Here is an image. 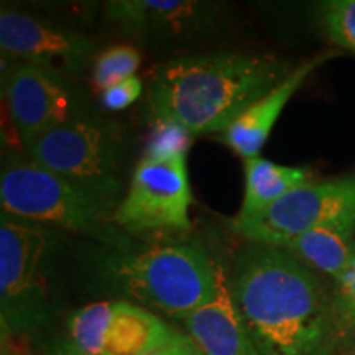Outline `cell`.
<instances>
[{"mask_svg": "<svg viewBox=\"0 0 355 355\" xmlns=\"http://www.w3.org/2000/svg\"><path fill=\"white\" fill-rule=\"evenodd\" d=\"M234 300L254 355H339L332 295L286 248L248 242L234 259Z\"/></svg>", "mask_w": 355, "mask_h": 355, "instance_id": "cell-1", "label": "cell"}, {"mask_svg": "<svg viewBox=\"0 0 355 355\" xmlns=\"http://www.w3.org/2000/svg\"><path fill=\"white\" fill-rule=\"evenodd\" d=\"M291 71L290 64L270 55L178 58L159 64L150 76L148 115L152 122L180 123L193 135L222 133Z\"/></svg>", "mask_w": 355, "mask_h": 355, "instance_id": "cell-2", "label": "cell"}, {"mask_svg": "<svg viewBox=\"0 0 355 355\" xmlns=\"http://www.w3.org/2000/svg\"><path fill=\"white\" fill-rule=\"evenodd\" d=\"M105 275L137 303L183 319L214 293L216 261L198 242L165 243L110 255Z\"/></svg>", "mask_w": 355, "mask_h": 355, "instance_id": "cell-3", "label": "cell"}, {"mask_svg": "<svg viewBox=\"0 0 355 355\" xmlns=\"http://www.w3.org/2000/svg\"><path fill=\"white\" fill-rule=\"evenodd\" d=\"M60 250L55 229L2 212L0 309L2 331L33 336L50 321V273Z\"/></svg>", "mask_w": 355, "mask_h": 355, "instance_id": "cell-4", "label": "cell"}, {"mask_svg": "<svg viewBox=\"0 0 355 355\" xmlns=\"http://www.w3.org/2000/svg\"><path fill=\"white\" fill-rule=\"evenodd\" d=\"M0 204L3 214L17 219L94 235L102 241L114 239L112 204L19 155L3 159Z\"/></svg>", "mask_w": 355, "mask_h": 355, "instance_id": "cell-5", "label": "cell"}, {"mask_svg": "<svg viewBox=\"0 0 355 355\" xmlns=\"http://www.w3.org/2000/svg\"><path fill=\"white\" fill-rule=\"evenodd\" d=\"M25 150L35 165L117 207L122 191L121 159L109 125L83 115L43 133Z\"/></svg>", "mask_w": 355, "mask_h": 355, "instance_id": "cell-6", "label": "cell"}, {"mask_svg": "<svg viewBox=\"0 0 355 355\" xmlns=\"http://www.w3.org/2000/svg\"><path fill=\"white\" fill-rule=\"evenodd\" d=\"M64 343L78 355H145L181 340L180 332L128 301H101L78 309L66 324Z\"/></svg>", "mask_w": 355, "mask_h": 355, "instance_id": "cell-7", "label": "cell"}, {"mask_svg": "<svg viewBox=\"0 0 355 355\" xmlns=\"http://www.w3.org/2000/svg\"><path fill=\"white\" fill-rule=\"evenodd\" d=\"M355 207V171L298 186L254 216H237L234 232L248 242L285 248L296 237Z\"/></svg>", "mask_w": 355, "mask_h": 355, "instance_id": "cell-8", "label": "cell"}, {"mask_svg": "<svg viewBox=\"0 0 355 355\" xmlns=\"http://www.w3.org/2000/svg\"><path fill=\"white\" fill-rule=\"evenodd\" d=\"M186 157L150 162L135 168L125 198L115 207L114 222L127 232H184L191 229Z\"/></svg>", "mask_w": 355, "mask_h": 355, "instance_id": "cell-9", "label": "cell"}, {"mask_svg": "<svg viewBox=\"0 0 355 355\" xmlns=\"http://www.w3.org/2000/svg\"><path fill=\"white\" fill-rule=\"evenodd\" d=\"M3 94L13 128L24 146L84 115L76 91L63 74L35 64L20 63L8 71Z\"/></svg>", "mask_w": 355, "mask_h": 355, "instance_id": "cell-10", "label": "cell"}, {"mask_svg": "<svg viewBox=\"0 0 355 355\" xmlns=\"http://www.w3.org/2000/svg\"><path fill=\"white\" fill-rule=\"evenodd\" d=\"M0 46L3 55L21 63L63 74L78 71L91 58L94 42L86 35L58 28L26 13L2 8Z\"/></svg>", "mask_w": 355, "mask_h": 355, "instance_id": "cell-11", "label": "cell"}, {"mask_svg": "<svg viewBox=\"0 0 355 355\" xmlns=\"http://www.w3.org/2000/svg\"><path fill=\"white\" fill-rule=\"evenodd\" d=\"M214 3L189 0H114L105 17L137 37L181 38L202 32L217 19Z\"/></svg>", "mask_w": 355, "mask_h": 355, "instance_id": "cell-12", "label": "cell"}, {"mask_svg": "<svg viewBox=\"0 0 355 355\" xmlns=\"http://www.w3.org/2000/svg\"><path fill=\"white\" fill-rule=\"evenodd\" d=\"M216 261L214 293L196 311L180 319L204 355H254L235 304L230 275Z\"/></svg>", "mask_w": 355, "mask_h": 355, "instance_id": "cell-13", "label": "cell"}, {"mask_svg": "<svg viewBox=\"0 0 355 355\" xmlns=\"http://www.w3.org/2000/svg\"><path fill=\"white\" fill-rule=\"evenodd\" d=\"M336 55V50L324 51L293 69L277 87L239 115L227 127V130L220 133V140L243 159L260 157L261 148L268 140L275 122L278 121L279 114L286 107L295 92L314 69L332 60Z\"/></svg>", "mask_w": 355, "mask_h": 355, "instance_id": "cell-14", "label": "cell"}, {"mask_svg": "<svg viewBox=\"0 0 355 355\" xmlns=\"http://www.w3.org/2000/svg\"><path fill=\"white\" fill-rule=\"evenodd\" d=\"M355 247V207L296 237L285 247L306 265L340 282Z\"/></svg>", "mask_w": 355, "mask_h": 355, "instance_id": "cell-15", "label": "cell"}, {"mask_svg": "<svg viewBox=\"0 0 355 355\" xmlns=\"http://www.w3.org/2000/svg\"><path fill=\"white\" fill-rule=\"evenodd\" d=\"M306 183H309L306 168L277 165L261 157L245 159V196L239 216L259 214Z\"/></svg>", "mask_w": 355, "mask_h": 355, "instance_id": "cell-16", "label": "cell"}, {"mask_svg": "<svg viewBox=\"0 0 355 355\" xmlns=\"http://www.w3.org/2000/svg\"><path fill=\"white\" fill-rule=\"evenodd\" d=\"M140 63L141 55L133 46H128V44L110 46L109 50L102 51L96 60L94 71H92V81L96 89L104 92L109 87L133 78Z\"/></svg>", "mask_w": 355, "mask_h": 355, "instance_id": "cell-17", "label": "cell"}, {"mask_svg": "<svg viewBox=\"0 0 355 355\" xmlns=\"http://www.w3.org/2000/svg\"><path fill=\"white\" fill-rule=\"evenodd\" d=\"M152 132L145 145L144 159L165 162V159L186 157L193 145V133L175 122H152Z\"/></svg>", "mask_w": 355, "mask_h": 355, "instance_id": "cell-18", "label": "cell"}, {"mask_svg": "<svg viewBox=\"0 0 355 355\" xmlns=\"http://www.w3.org/2000/svg\"><path fill=\"white\" fill-rule=\"evenodd\" d=\"M321 25L332 43L355 53V0L322 3Z\"/></svg>", "mask_w": 355, "mask_h": 355, "instance_id": "cell-19", "label": "cell"}, {"mask_svg": "<svg viewBox=\"0 0 355 355\" xmlns=\"http://www.w3.org/2000/svg\"><path fill=\"white\" fill-rule=\"evenodd\" d=\"M332 306L344 347L350 343L355 344V247L347 272L336 283Z\"/></svg>", "mask_w": 355, "mask_h": 355, "instance_id": "cell-20", "label": "cell"}, {"mask_svg": "<svg viewBox=\"0 0 355 355\" xmlns=\"http://www.w3.org/2000/svg\"><path fill=\"white\" fill-rule=\"evenodd\" d=\"M141 92H144V83H141L140 78L133 76L102 92V105L105 109L117 112V110L130 107L133 102L141 96Z\"/></svg>", "mask_w": 355, "mask_h": 355, "instance_id": "cell-21", "label": "cell"}, {"mask_svg": "<svg viewBox=\"0 0 355 355\" xmlns=\"http://www.w3.org/2000/svg\"><path fill=\"white\" fill-rule=\"evenodd\" d=\"M51 355H78L73 350H69L66 345L58 344L55 349L51 350ZM145 355H204L201 350L198 349V345L191 340V337L186 334L183 339L178 340V343L166 345V347L155 350V352L145 354Z\"/></svg>", "mask_w": 355, "mask_h": 355, "instance_id": "cell-22", "label": "cell"}, {"mask_svg": "<svg viewBox=\"0 0 355 355\" xmlns=\"http://www.w3.org/2000/svg\"><path fill=\"white\" fill-rule=\"evenodd\" d=\"M2 355H13L10 345L7 344V339H3V337H2Z\"/></svg>", "mask_w": 355, "mask_h": 355, "instance_id": "cell-23", "label": "cell"}]
</instances>
